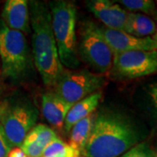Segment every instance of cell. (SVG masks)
Returning <instances> with one entry per match:
<instances>
[{
  "label": "cell",
  "mask_w": 157,
  "mask_h": 157,
  "mask_svg": "<svg viewBox=\"0 0 157 157\" xmlns=\"http://www.w3.org/2000/svg\"><path fill=\"white\" fill-rule=\"evenodd\" d=\"M140 135L128 118L111 111L98 113L83 157H119L139 143Z\"/></svg>",
  "instance_id": "1"
},
{
  "label": "cell",
  "mask_w": 157,
  "mask_h": 157,
  "mask_svg": "<svg viewBox=\"0 0 157 157\" xmlns=\"http://www.w3.org/2000/svg\"><path fill=\"white\" fill-rule=\"evenodd\" d=\"M30 24L33 31V55L43 82L54 86L65 71L54 39L50 9L45 3L30 2Z\"/></svg>",
  "instance_id": "2"
},
{
  "label": "cell",
  "mask_w": 157,
  "mask_h": 157,
  "mask_svg": "<svg viewBox=\"0 0 157 157\" xmlns=\"http://www.w3.org/2000/svg\"><path fill=\"white\" fill-rule=\"evenodd\" d=\"M52 29L63 67L76 69L79 65L76 21L77 9L73 2L58 0L49 3Z\"/></svg>",
  "instance_id": "3"
},
{
  "label": "cell",
  "mask_w": 157,
  "mask_h": 157,
  "mask_svg": "<svg viewBox=\"0 0 157 157\" xmlns=\"http://www.w3.org/2000/svg\"><path fill=\"white\" fill-rule=\"evenodd\" d=\"M30 61L25 35L8 28L0 20V63L3 74L12 80L21 79L28 73Z\"/></svg>",
  "instance_id": "4"
},
{
  "label": "cell",
  "mask_w": 157,
  "mask_h": 157,
  "mask_svg": "<svg viewBox=\"0 0 157 157\" xmlns=\"http://www.w3.org/2000/svg\"><path fill=\"white\" fill-rule=\"evenodd\" d=\"M39 113L30 101H4L0 103V125L11 147H20L36 126Z\"/></svg>",
  "instance_id": "5"
},
{
  "label": "cell",
  "mask_w": 157,
  "mask_h": 157,
  "mask_svg": "<svg viewBox=\"0 0 157 157\" xmlns=\"http://www.w3.org/2000/svg\"><path fill=\"white\" fill-rule=\"evenodd\" d=\"M78 52L82 59L98 73L111 72L114 54L103 38L100 26L94 23L82 25Z\"/></svg>",
  "instance_id": "6"
},
{
  "label": "cell",
  "mask_w": 157,
  "mask_h": 157,
  "mask_svg": "<svg viewBox=\"0 0 157 157\" xmlns=\"http://www.w3.org/2000/svg\"><path fill=\"white\" fill-rule=\"evenodd\" d=\"M105 78L87 70H67L53 86V93L63 101L75 104L87 96L100 91Z\"/></svg>",
  "instance_id": "7"
},
{
  "label": "cell",
  "mask_w": 157,
  "mask_h": 157,
  "mask_svg": "<svg viewBox=\"0 0 157 157\" xmlns=\"http://www.w3.org/2000/svg\"><path fill=\"white\" fill-rule=\"evenodd\" d=\"M111 72L120 78H140L157 73V51H133L113 55Z\"/></svg>",
  "instance_id": "8"
},
{
  "label": "cell",
  "mask_w": 157,
  "mask_h": 157,
  "mask_svg": "<svg viewBox=\"0 0 157 157\" xmlns=\"http://www.w3.org/2000/svg\"><path fill=\"white\" fill-rule=\"evenodd\" d=\"M101 34L113 54L133 51H157V41L152 37L137 38L123 31L100 27Z\"/></svg>",
  "instance_id": "9"
},
{
  "label": "cell",
  "mask_w": 157,
  "mask_h": 157,
  "mask_svg": "<svg viewBox=\"0 0 157 157\" xmlns=\"http://www.w3.org/2000/svg\"><path fill=\"white\" fill-rule=\"evenodd\" d=\"M86 6L106 28L124 32L129 11L120 5L108 0H91Z\"/></svg>",
  "instance_id": "10"
},
{
  "label": "cell",
  "mask_w": 157,
  "mask_h": 157,
  "mask_svg": "<svg viewBox=\"0 0 157 157\" xmlns=\"http://www.w3.org/2000/svg\"><path fill=\"white\" fill-rule=\"evenodd\" d=\"M2 21L8 28L24 34L31 32L30 11L26 0H8L2 11Z\"/></svg>",
  "instance_id": "11"
},
{
  "label": "cell",
  "mask_w": 157,
  "mask_h": 157,
  "mask_svg": "<svg viewBox=\"0 0 157 157\" xmlns=\"http://www.w3.org/2000/svg\"><path fill=\"white\" fill-rule=\"evenodd\" d=\"M41 106L45 120L53 128L59 131L63 130L66 117L73 105L63 101L53 92H49L42 96Z\"/></svg>",
  "instance_id": "12"
},
{
  "label": "cell",
  "mask_w": 157,
  "mask_h": 157,
  "mask_svg": "<svg viewBox=\"0 0 157 157\" xmlns=\"http://www.w3.org/2000/svg\"><path fill=\"white\" fill-rule=\"evenodd\" d=\"M102 98V93L98 91L94 94L87 96L80 101L73 104L66 117L64 129L66 132H70L71 128L79 121L87 117L96 111V108Z\"/></svg>",
  "instance_id": "13"
},
{
  "label": "cell",
  "mask_w": 157,
  "mask_h": 157,
  "mask_svg": "<svg viewBox=\"0 0 157 157\" xmlns=\"http://www.w3.org/2000/svg\"><path fill=\"white\" fill-rule=\"evenodd\" d=\"M156 31V24L147 15L139 12H128L124 32L137 38L153 36Z\"/></svg>",
  "instance_id": "14"
},
{
  "label": "cell",
  "mask_w": 157,
  "mask_h": 157,
  "mask_svg": "<svg viewBox=\"0 0 157 157\" xmlns=\"http://www.w3.org/2000/svg\"><path fill=\"white\" fill-rule=\"evenodd\" d=\"M98 113L94 112L91 113L87 117L79 121L71 128L69 142L68 144L73 147L75 150L78 151L80 154L84 149L87 140L89 139L91 132L93 130L94 125L96 121Z\"/></svg>",
  "instance_id": "15"
},
{
  "label": "cell",
  "mask_w": 157,
  "mask_h": 157,
  "mask_svg": "<svg viewBox=\"0 0 157 157\" xmlns=\"http://www.w3.org/2000/svg\"><path fill=\"white\" fill-rule=\"evenodd\" d=\"M79 152L59 138L52 140L43 152V157H79Z\"/></svg>",
  "instance_id": "16"
},
{
  "label": "cell",
  "mask_w": 157,
  "mask_h": 157,
  "mask_svg": "<svg viewBox=\"0 0 157 157\" xmlns=\"http://www.w3.org/2000/svg\"><path fill=\"white\" fill-rule=\"evenodd\" d=\"M118 3L131 11L130 12L140 11L147 16L155 15L156 12V4L152 0H121Z\"/></svg>",
  "instance_id": "17"
},
{
  "label": "cell",
  "mask_w": 157,
  "mask_h": 157,
  "mask_svg": "<svg viewBox=\"0 0 157 157\" xmlns=\"http://www.w3.org/2000/svg\"><path fill=\"white\" fill-rule=\"evenodd\" d=\"M20 148L25 153L26 157H42L45 149L39 144L32 131H30L25 138L22 144L20 145Z\"/></svg>",
  "instance_id": "18"
},
{
  "label": "cell",
  "mask_w": 157,
  "mask_h": 157,
  "mask_svg": "<svg viewBox=\"0 0 157 157\" xmlns=\"http://www.w3.org/2000/svg\"><path fill=\"white\" fill-rule=\"evenodd\" d=\"M35 135L39 143L45 148L48 144H50L52 140L59 138L53 129L49 128L44 124H38L31 130Z\"/></svg>",
  "instance_id": "19"
},
{
  "label": "cell",
  "mask_w": 157,
  "mask_h": 157,
  "mask_svg": "<svg viewBox=\"0 0 157 157\" xmlns=\"http://www.w3.org/2000/svg\"><path fill=\"white\" fill-rule=\"evenodd\" d=\"M155 152L149 143L139 142L124 153L121 157H154Z\"/></svg>",
  "instance_id": "20"
},
{
  "label": "cell",
  "mask_w": 157,
  "mask_h": 157,
  "mask_svg": "<svg viewBox=\"0 0 157 157\" xmlns=\"http://www.w3.org/2000/svg\"><path fill=\"white\" fill-rule=\"evenodd\" d=\"M11 147L6 136L4 133V130L0 125V157H8V154Z\"/></svg>",
  "instance_id": "21"
},
{
  "label": "cell",
  "mask_w": 157,
  "mask_h": 157,
  "mask_svg": "<svg viewBox=\"0 0 157 157\" xmlns=\"http://www.w3.org/2000/svg\"><path fill=\"white\" fill-rule=\"evenodd\" d=\"M8 157H26V155L20 148V147H15L10 150L8 154Z\"/></svg>",
  "instance_id": "22"
},
{
  "label": "cell",
  "mask_w": 157,
  "mask_h": 157,
  "mask_svg": "<svg viewBox=\"0 0 157 157\" xmlns=\"http://www.w3.org/2000/svg\"><path fill=\"white\" fill-rule=\"evenodd\" d=\"M149 95L151 97L153 103L157 108V83L153 84L149 87Z\"/></svg>",
  "instance_id": "23"
},
{
  "label": "cell",
  "mask_w": 157,
  "mask_h": 157,
  "mask_svg": "<svg viewBox=\"0 0 157 157\" xmlns=\"http://www.w3.org/2000/svg\"><path fill=\"white\" fill-rule=\"evenodd\" d=\"M152 37H157V25H156V31H155V35H153Z\"/></svg>",
  "instance_id": "24"
},
{
  "label": "cell",
  "mask_w": 157,
  "mask_h": 157,
  "mask_svg": "<svg viewBox=\"0 0 157 157\" xmlns=\"http://www.w3.org/2000/svg\"><path fill=\"white\" fill-rule=\"evenodd\" d=\"M154 157H157V150L155 152V156H154Z\"/></svg>",
  "instance_id": "25"
},
{
  "label": "cell",
  "mask_w": 157,
  "mask_h": 157,
  "mask_svg": "<svg viewBox=\"0 0 157 157\" xmlns=\"http://www.w3.org/2000/svg\"><path fill=\"white\" fill-rule=\"evenodd\" d=\"M152 38L155 39V40H156V41H157V37H152Z\"/></svg>",
  "instance_id": "26"
},
{
  "label": "cell",
  "mask_w": 157,
  "mask_h": 157,
  "mask_svg": "<svg viewBox=\"0 0 157 157\" xmlns=\"http://www.w3.org/2000/svg\"><path fill=\"white\" fill-rule=\"evenodd\" d=\"M155 4H156V6H157V2H156V3H155Z\"/></svg>",
  "instance_id": "27"
},
{
  "label": "cell",
  "mask_w": 157,
  "mask_h": 157,
  "mask_svg": "<svg viewBox=\"0 0 157 157\" xmlns=\"http://www.w3.org/2000/svg\"><path fill=\"white\" fill-rule=\"evenodd\" d=\"M42 157H43V156H42Z\"/></svg>",
  "instance_id": "28"
},
{
  "label": "cell",
  "mask_w": 157,
  "mask_h": 157,
  "mask_svg": "<svg viewBox=\"0 0 157 157\" xmlns=\"http://www.w3.org/2000/svg\"><path fill=\"white\" fill-rule=\"evenodd\" d=\"M82 157H83V156H82Z\"/></svg>",
  "instance_id": "29"
}]
</instances>
